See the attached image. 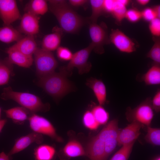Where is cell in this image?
<instances>
[{
	"label": "cell",
	"instance_id": "74e56055",
	"mask_svg": "<svg viewBox=\"0 0 160 160\" xmlns=\"http://www.w3.org/2000/svg\"><path fill=\"white\" fill-rule=\"evenodd\" d=\"M153 109L158 113L160 111V89H158L151 100Z\"/></svg>",
	"mask_w": 160,
	"mask_h": 160
},
{
	"label": "cell",
	"instance_id": "4dcf8cb0",
	"mask_svg": "<svg viewBox=\"0 0 160 160\" xmlns=\"http://www.w3.org/2000/svg\"><path fill=\"white\" fill-rule=\"evenodd\" d=\"M145 139L146 141L152 145H160V129L159 128L147 127V133Z\"/></svg>",
	"mask_w": 160,
	"mask_h": 160
},
{
	"label": "cell",
	"instance_id": "8fae6325",
	"mask_svg": "<svg viewBox=\"0 0 160 160\" xmlns=\"http://www.w3.org/2000/svg\"><path fill=\"white\" fill-rule=\"evenodd\" d=\"M22 16L15 0H0V18L4 25H9Z\"/></svg>",
	"mask_w": 160,
	"mask_h": 160
},
{
	"label": "cell",
	"instance_id": "52a82bcc",
	"mask_svg": "<svg viewBox=\"0 0 160 160\" xmlns=\"http://www.w3.org/2000/svg\"><path fill=\"white\" fill-rule=\"evenodd\" d=\"M119 130L118 120L114 119L110 121L97 135L104 144L105 160L107 159L118 145V136Z\"/></svg>",
	"mask_w": 160,
	"mask_h": 160
},
{
	"label": "cell",
	"instance_id": "ac0fdd59",
	"mask_svg": "<svg viewBox=\"0 0 160 160\" xmlns=\"http://www.w3.org/2000/svg\"><path fill=\"white\" fill-rule=\"evenodd\" d=\"M6 52L8 55L7 60L11 64H16L19 66L29 68L32 65L33 57L27 56L10 47L7 49Z\"/></svg>",
	"mask_w": 160,
	"mask_h": 160
},
{
	"label": "cell",
	"instance_id": "b9f144b4",
	"mask_svg": "<svg viewBox=\"0 0 160 160\" xmlns=\"http://www.w3.org/2000/svg\"><path fill=\"white\" fill-rule=\"evenodd\" d=\"M10 157L4 152L0 153V160H10Z\"/></svg>",
	"mask_w": 160,
	"mask_h": 160
},
{
	"label": "cell",
	"instance_id": "7a4b0ae2",
	"mask_svg": "<svg viewBox=\"0 0 160 160\" xmlns=\"http://www.w3.org/2000/svg\"><path fill=\"white\" fill-rule=\"evenodd\" d=\"M67 74L61 71L54 72L40 78L39 86L55 98H60L71 91L73 86L68 79Z\"/></svg>",
	"mask_w": 160,
	"mask_h": 160
},
{
	"label": "cell",
	"instance_id": "7bdbcfd3",
	"mask_svg": "<svg viewBox=\"0 0 160 160\" xmlns=\"http://www.w3.org/2000/svg\"><path fill=\"white\" fill-rule=\"evenodd\" d=\"M7 122L6 119H0V133Z\"/></svg>",
	"mask_w": 160,
	"mask_h": 160
},
{
	"label": "cell",
	"instance_id": "836d02e7",
	"mask_svg": "<svg viewBox=\"0 0 160 160\" xmlns=\"http://www.w3.org/2000/svg\"><path fill=\"white\" fill-rule=\"evenodd\" d=\"M57 55L58 58L63 61H70L73 54L68 48L60 46L56 50Z\"/></svg>",
	"mask_w": 160,
	"mask_h": 160
},
{
	"label": "cell",
	"instance_id": "d6a6232c",
	"mask_svg": "<svg viewBox=\"0 0 160 160\" xmlns=\"http://www.w3.org/2000/svg\"><path fill=\"white\" fill-rule=\"evenodd\" d=\"M83 122L84 126L91 130L97 129L100 124L96 120L91 111H87L84 114Z\"/></svg>",
	"mask_w": 160,
	"mask_h": 160
},
{
	"label": "cell",
	"instance_id": "603a6c76",
	"mask_svg": "<svg viewBox=\"0 0 160 160\" xmlns=\"http://www.w3.org/2000/svg\"><path fill=\"white\" fill-rule=\"evenodd\" d=\"M141 80L147 85L160 84V65L153 64L141 78Z\"/></svg>",
	"mask_w": 160,
	"mask_h": 160
},
{
	"label": "cell",
	"instance_id": "44dd1931",
	"mask_svg": "<svg viewBox=\"0 0 160 160\" xmlns=\"http://www.w3.org/2000/svg\"><path fill=\"white\" fill-rule=\"evenodd\" d=\"M23 37L19 31L9 25L0 27V41L9 44L16 42Z\"/></svg>",
	"mask_w": 160,
	"mask_h": 160
},
{
	"label": "cell",
	"instance_id": "ee69618b",
	"mask_svg": "<svg viewBox=\"0 0 160 160\" xmlns=\"http://www.w3.org/2000/svg\"><path fill=\"white\" fill-rule=\"evenodd\" d=\"M150 1L149 0H137L136 1L140 5L144 6L148 4Z\"/></svg>",
	"mask_w": 160,
	"mask_h": 160
},
{
	"label": "cell",
	"instance_id": "6da1fadb",
	"mask_svg": "<svg viewBox=\"0 0 160 160\" xmlns=\"http://www.w3.org/2000/svg\"><path fill=\"white\" fill-rule=\"evenodd\" d=\"M50 10L57 19L60 28L66 33H74L82 26L84 21L65 0L48 1Z\"/></svg>",
	"mask_w": 160,
	"mask_h": 160
},
{
	"label": "cell",
	"instance_id": "83f0119b",
	"mask_svg": "<svg viewBox=\"0 0 160 160\" xmlns=\"http://www.w3.org/2000/svg\"><path fill=\"white\" fill-rule=\"evenodd\" d=\"M154 44L147 53L146 56L153 60L154 63L160 65V37L153 36Z\"/></svg>",
	"mask_w": 160,
	"mask_h": 160
},
{
	"label": "cell",
	"instance_id": "7c38bea8",
	"mask_svg": "<svg viewBox=\"0 0 160 160\" xmlns=\"http://www.w3.org/2000/svg\"><path fill=\"white\" fill-rule=\"evenodd\" d=\"M143 125L133 121L122 129L119 130L118 136V145H123L135 142L140 135V130Z\"/></svg>",
	"mask_w": 160,
	"mask_h": 160
},
{
	"label": "cell",
	"instance_id": "9c48e42d",
	"mask_svg": "<svg viewBox=\"0 0 160 160\" xmlns=\"http://www.w3.org/2000/svg\"><path fill=\"white\" fill-rule=\"evenodd\" d=\"M28 120L30 128L34 132L47 135L57 142H63V139L57 134L53 125L44 117L33 113Z\"/></svg>",
	"mask_w": 160,
	"mask_h": 160
},
{
	"label": "cell",
	"instance_id": "2e32d148",
	"mask_svg": "<svg viewBox=\"0 0 160 160\" xmlns=\"http://www.w3.org/2000/svg\"><path fill=\"white\" fill-rule=\"evenodd\" d=\"M63 31L60 27L57 26L54 27L51 33L44 37L41 48L51 52L57 50L60 46Z\"/></svg>",
	"mask_w": 160,
	"mask_h": 160
},
{
	"label": "cell",
	"instance_id": "ba28073f",
	"mask_svg": "<svg viewBox=\"0 0 160 160\" xmlns=\"http://www.w3.org/2000/svg\"><path fill=\"white\" fill-rule=\"evenodd\" d=\"M89 28L93 50L97 54H103L104 45L111 43L106 25L104 23L100 24L90 23Z\"/></svg>",
	"mask_w": 160,
	"mask_h": 160
},
{
	"label": "cell",
	"instance_id": "4316f807",
	"mask_svg": "<svg viewBox=\"0 0 160 160\" xmlns=\"http://www.w3.org/2000/svg\"><path fill=\"white\" fill-rule=\"evenodd\" d=\"M91 6L92 14L89 19L90 23H97L98 18L104 12V0H91L89 1Z\"/></svg>",
	"mask_w": 160,
	"mask_h": 160
},
{
	"label": "cell",
	"instance_id": "d590c367",
	"mask_svg": "<svg viewBox=\"0 0 160 160\" xmlns=\"http://www.w3.org/2000/svg\"><path fill=\"white\" fill-rule=\"evenodd\" d=\"M149 28L153 36L160 37V19L156 18L150 22Z\"/></svg>",
	"mask_w": 160,
	"mask_h": 160
},
{
	"label": "cell",
	"instance_id": "7402d4cb",
	"mask_svg": "<svg viewBox=\"0 0 160 160\" xmlns=\"http://www.w3.org/2000/svg\"><path fill=\"white\" fill-rule=\"evenodd\" d=\"M49 9L47 1L45 0H31L25 5V12H29L34 15L39 16L46 13Z\"/></svg>",
	"mask_w": 160,
	"mask_h": 160
},
{
	"label": "cell",
	"instance_id": "f1b7e54d",
	"mask_svg": "<svg viewBox=\"0 0 160 160\" xmlns=\"http://www.w3.org/2000/svg\"><path fill=\"white\" fill-rule=\"evenodd\" d=\"M91 112L100 125L105 124L107 123L109 119V113L102 106L99 105L94 106Z\"/></svg>",
	"mask_w": 160,
	"mask_h": 160
},
{
	"label": "cell",
	"instance_id": "e0dca14e",
	"mask_svg": "<svg viewBox=\"0 0 160 160\" xmlns=\"http://www.w3.org/2000/svg\"><path fill=\"white\" fill-rule=\"evenodd\" d=\"M10 47L31 57H33L38 48L34 36L30 35L23 37Z\"/></svg>",
	"mask_w": 160,
	"mask_h": 160
},
{
	"label": "cell",
	"instance_id": "f6af8a7d",
	"mask_svg": "<svg viewBox=\"0 0 160 160\" xmlns=\"http://www.w3.org/2000/svg\"><path fill=\"white\" fill-rule=\"evenodd\" d=\"M154 160H160V158L159 156H158L155 158Z\"/></svg>",
	"mask_w": 160,
	"mask_h": 160
},
{
	"label": "cell",
	"instance_id": "ffe728a7",
	"mask_svg": "<svg viewBox=\"0 0 160 160\" xmlns=\"http://www.w3.org/2000/svg\"><path fill=\"white\" fill-rule=\"evenodd\" d=\"M4 111L7 118L17 124H22L26 120H28L33 113L22 106L15 107Z\"/></svg>",
	"mask_w": 160,
	"mask_h": 160
},
{
	"label": "cell",
	"instance_id": "d4e9b609",
	"mask_svg": "<svg viewBox=\"0 0 160 160\" xmlns=\"http://www.w3.org/2000/svg\"><path fill=\"white\" fill-rule=\"evenodd\" d=\"M55 152V150L53 147L43 145L35 149L34 154L35 160H52Z\"/></svg>",
	"mask_w": 160,
	"mask_h": 160
},
{
	"label": "cell",
	"instance_id": "30bf717a",
	"mask_svg": "<svg viewBox=\"0 0 160 160\" xmlns=\"http://www.w3.org/2000/svg\"><path fill=\"white\" fill-rule=\"evenodd\" d=\"M109 36L111 43L120 51L129 53L136 51L137 45L135 41L119 29H112Z\"/></svg>",
	"mask_w": 160,
	"mask_h": 160
},
{
	"label": "cell",
	"instance_id": "ab89813d",
	"mask_svg": "<svg viewBox=\"0 0 160 160\" xmlns=\"http://www.w3.org/2000/svg\"><path fill=\"white\" fill-rule=\"evenodd\" d=\"M89 1L87 0H69L70 4L74 7L82 6L86 4Z\"/></svg>",
	"mask_w": 160,
	"mask_h": 160
},
{
	"label": "cell",
	"instance_id": "1f68e13d",
	"mask_svg": "<svg viewBox=\"0 0 160 160\" xmlns=\"http://www.w3.org/2000/svg\"><path fill=\"white\" fill-rule=\"evenodd\" d=\"M126 6L122 4L119 0H115V4L111 14L118 23H121L125 18L127 11Z\"/></svg>",
	"mask_w": 160,
	"mask_h": 160
},
{
	"label": "cell",
	"instance_id": "3957f363",
	"mask_svg": "<svg viewBox=\"0 0 160 160\" xmlns=\"http://www.w3.org/2000/svg\"><path fill=\"white\" fill-rule=\"evenodd\" d=\"M4 100H12L32 113L48 111L50 105L43 103L38 96L31 93L14 91L10 87L4 88L1 95Z\"/></svg>",
	"mask_w": 160,
	"mask_h": 160
},
{
	"label": "cell",
	"instance_id": "e575fe53",
	"mask_svg": "<svg viewBox=\"0 0 160 160\" xmlns=\"http://www.w3.org/2000/svg\"><path fill=\"white\" fill-rule=\"evenodd\" d=\"M125 18L131 22H136L142 18L141 12L135 9H129L127 10Z\"/></svg>",
	"mask_w": 160,
	"mask_h": 160
},
{
	"label": "cell",
	"instance_id": "bcb514c9",
	"mask_svg": "<svg viewBox=\"0 0 160 160\" xmlns=\"http://www.w3.org/2000/svg\"><path fill=\"white\" fill-rule=\"evenodd\" d=\"M1 109L0 107V119H1Z\"/></svg>",
	"mask_w": 160,
	"mask_h": 160
},
{
	"label": "cell",
	"instance_id": "5bb4252c",
	"mask_svg": "<svg viewBox=\"0 0 160 160\" xmlns=\"http://www.w3.org/2000/svg\"><path fill=\"white\" fill-rule=\"evenodd\" d=\"M42 134L33 132L18 138L7 155L10 157L24 150L33 143L40 144L43 141Z\"/></svg>",
	"mask_w": 160,
	"mask_h": 160
},
{
	"label": "cell",
	"instance_id": "484cf974",
	"mask_svg": "<svg viewBox=\"0 0 160 160\" xmlns=\"http://www.w3.org/2000/svg\"><path fill=\"white\" fill-rule=\"evenodd\" d=\"M12 64L6 59L0 61V86L7 84L10 76L12 75Z\"/></svg>",
	"mask_w": 160,
	"mask_h": 160
},
{
	"label": "cell",
	"instance_id": "60d3db41",
	"mask_svg": "<svg viewBox=\"0 0 160 160\" xmlns=\"http://www.w3.org/2000/svg\"><path fill=\"white\" fill-rule=\"evenodd\" d=\"M156 14L157 18L160 19V6L157 5L155 6L153 8Z\"/></svg>",
	"mask_w": 160,
	"mask_h": 160
},
{
	"label": "cell",
	"instance_id": "9a60e30c",
	"mask_svg": "<svg viewBox=\"0 0 160 160\" xmlns=\"http://www.w3.org/2000/svg\"><path fill=\"white\" fill-rule=\"evenodd\" d=\"M85 151L90 160H105L104 144L97 135L90 140Z\"/></svg>",
	"mask_w": 160,
	"mask_h": 160
},
{
	"label": "cell",
	"instance_id": "4fadbf2b",
	"mask_svg": "<svg viewBox=\"0 0 160 160\" xmlns=\"http://www.w3.org/2000/svg\"><path fill=\"white\" fill-rule=\"evenodd\" d=\"M40 17L29 12H25L22 16L19 31L26 35L34 36L39 31Z\"/></svg>",
	"mask_w": 160,
	"mask_h": 160
},
{
	"label": "cell",
	"instance_id": "f546056e",
	"mask_svg": "<svg viewBox=\"0 0 160 160\" xmlns=\"http://www.w3.org/2000/svg\"><path fill=\"white\" fill-rule=\"evenodd\" d=\"M135 142L123 145L110 160H128L132 152Z\"/></svg>",
	"mask_w": 160,
	"mask_h": 160
},
{
	"label": "cell",
	"instance_id": "d6986e66",
	"mask_svg": "<svg viewBox=\"0 0 160 160\" xmlns=\"http://www.w3.org/2000/svg\"><path fill=\"white\" fill-rule=\"evenodd\" d=\"M86 84L92 90L99 105H104L106 101L107 91L103 82L101 80L91 77L87 80Z\"/></svg>",
	"mask_w": 160,
	"mask_h": 160
},
{
	"label": "cell",
	"instance_id": "8992f818",
	"mask_svg": "<svg viewBox=\"0 0 160 160\" xmlns=\"http://www.w3.org/2000/svg\"><path fill=\"white\" fill-rule=\"evenodd\" d=\"M93 49V47L90 43L87 47L73 54L71 59L67 65L61 68L60 69L65 72L68 76L75 67L78 69L80 74L88 72L90 70L92 65L88 60Z\"/></svg>",
	"mask_w": 160,
	"mask_h": 160
},
{
	"label": "cell",
	"instance_id": "8d00e7d4",
	"mask_svg": "<svg viewBox=\"0 0 160 160\" xmlns=\"http://www.w3.org/2000/svg\"><path fill=\"white\" fill-rule=\"evenodd\" d=\"M142 17L147 21L151 22L157 18L156 13L153 8L148 7L141 12Z\"/></svg>",
	"mask_w": 160,
	"mask_h": 160
},
{
	"label": "cell",
	"instance_id": "f35d334b",
	"mask_svg": "<svg viewBox=\"0 0 160 160\" xmlns=\"http://www.w3.org/2000/svg\"><path fill=\"white\" fill-rule=\"evenodd\" d=\"M115 4V0H104L103 7L104 12L111 14Z\"/></svg>",
	"mask_w": 160,
	"mask_h": 160
},
{
	"label": "cell",
	"instance_id": "5b68a950",
	"mask_svg": "<svg viewBox=\"0 0 160 160\" xmlns=\"http://www.w3.org/2000/svg\"><path fill=\"white\" fill-rule=\"evenodd\" d=\"M151 100V98L148 97L134 108H128L126 113L128 120L136 121L150 126L154 116Z\"/></svg>",
	"mask_w": 160,
	"mask_h": 160
},
{
	"label": "cell",
	"instance_id": "277c9868",
	"mask_svg": "<svg viewBox=\"0 0 160 160\" xmlns=\"http://www.w3.org/2000/svg\"><path fill=\"white\" fill-rule=\"evenodd\" d=\"M33 55L36 73L39 78L55 72L58 63L51 52L38 47Z\"/></svg>",
	"mask_w": 160,
	"mask_h": 160
},
{
	"label": "cell",
	"instance_id": "cb8c5ba5",
	"mask_svg": "<svg viewBox=\"0 0 160 160\" xmlns=\"http://www.w3.org/2000/svg\"><path fill=\"white\" fill-rule=\"evenodd\" d=\"M63 153L69 158L86 156L85 151L81 143L75 140L69 141L64 146Z\"/></svg>",
	"mask_w": 160,
	"mask_h": 160
}]
</instances>
